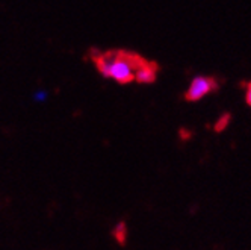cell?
I'll return each mask as SVG.
<instances>
[{"mask_svg":"<svg viewBox=\"0 0 251 250\" xmlns=\"http://www.w3.org/2000/svg\"><path fill=\"white\" fill-rule=\"evenodd\" d=\"M86 58L94 64L103 78L121 85L133 82L136 70L144 62L136 53L127 50H100L97 47L89 49Z\"/></svg>","mask_w":251,"mask_h":250,"instance_id":"1","label":"cell"},{"mask_svg":"<svg viewBox=\"0 0 251 250\" xmlns=\"http://www.w3.org/2000/svg\"><path fill=\"white\" fill-rule=\"evenodd\" d=\"M215 88H217V83H215L213 79H210L207 76H195L189 83V88H188L185 97L189 102L201 100L204 96L212 93Z\"/></svg>","mask_w":251,"mask_h":250,"instance_id":"2","label":"cell"},{"mask_svg":"<svg viewBox=\"0 0 251 250\" xmlns=\"http://www.w3.org/2000/svg\"><path fill=\"white\" fill-rule=\"evenodd\" d=\"M156 73H157V68L154 64L144 61L141 64V67L136 70V75H135V81L139 83H151L156 79Z\"/></svg>","mask_w":251,"mask_h":250,"instance_id":"3","label":"cell"},{"mask_svg":"<svg viewBox=\"0 0 251 250\" xmlns=\"http://www.w3.org/2000/svg\"><path fill=\"white\" fill-rule=\"evenodd\" d=\"M245 100H247V103L251 106V82L247 85V90H245Z\"/></svg>","mask_w":251,"mask_h":250,"instance_id":"4","label":"cell"}]
</instances>
